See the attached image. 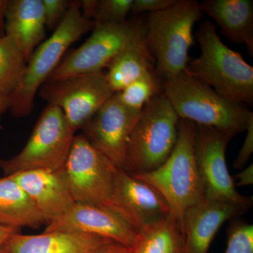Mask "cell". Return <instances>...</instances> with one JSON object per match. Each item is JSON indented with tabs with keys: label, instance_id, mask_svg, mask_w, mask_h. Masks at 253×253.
<instances>
[{
	"label": "cell",
	"instance_id": "1",
	"mask_svg": "<svg viewBox=\"0 0 253 253\" xmlns=\"http://www.w3.org/2000/svg\"><path fill=\"white\" fill-rule=\"evenodd\" d=\"M196 124L180 118L175 146L168 159L151 172L131 174L162 195L171 215L181 226L186 211L204 199V184L196 161Z\"/></svg>",
	"mask_w": 253,
	"mask_h": 253
},
{
	"label": "cell",
	"instance_id": "2",
	"mask_svg": "<svg viewBox=\"0 0 253 253\" xmlns=\"http://www.w3.org/2000/svg\"><path fill=\"white\" fill-rule=\"evenodd\" d=\"M201 54L189 61L186 71L226 99L241 104L253 103V68L240 53L228 47L217 26L205 21L195 34Z\"/></svg>",
	"mask_w": 253,
	"mask_h": 253
},
{
	"label": "cell",
	"instance_id": "3",
	"mask_svg": "<svg viewBox=\"0 0 253 253\" xmlns=\"http://www.w3.org/2000/svg\"><path fill=\"white\" fill-rule=\"evenodd\" d=\"M203 12L196 0H177L174 5L149 14L146 40L155 59V73L161 82L186 71L194 44L193 29Z\"/></svg>",
	"mask_w": 253,
	"mask_h": 253
},
{
	"label": "cell",
	"instance_id": "4",
	"mask_svg": "<svg viewBox=\"0 0 253 253\" xmlns=\"http://www.w3.org/2000/svg\"><path fill=\"white\" fill-rule=\"evenodd\" d=\"M163 92L181 119L231 131L246 130L253 113L226 99L186 71L163 83Z\"/></svg>",
	"mask_w": 253,
	"mask_h": 253
},
{
	"label": "cell",
	"instance_id": "5",
	"mask_svg": "<svg viewBox=\"0 0 253 253\" xmlns=\"http://www.w3.org/2000/svg\"><path fill=\"white\" fill-rule=\"evenodd\" d=\"M94 27L93 21L82 14L81 1H71L62 22L35 50L28 61L21 84L10 96L9 111L14 117L31 114L36 94L58 67L68 48Z\"/></svg>",
	"mask_w": 253,
	"mask_h": 253
},
{
	"label": "cell",
	"instance_id": "6",
	"mask_svg": "<svg viewBox=\"0 0 253 253\" xmlns=\"http://www.w3.org/2000/svg\"><path fill=\"white\" fill-rule=\"evenodd\" d=\"M179 119L163 91L150 100L131 134L123 170L137 174L160 167L175 146Z\"/></svg>",
	"mask_w": 253,
	"mask_h": 253
},
{
	"label": "cell",
	"instance_id": "7",
	"mask_svg": "<svg viewBox=\"0 0 253 253\" xmlns=\"http://www.w3.org/2000/svg\"><path fill=\"white\" fill-rule=\"evenodd\" d=\"M75 133L57 106L47 105L23 149L14 157L0 159L5 176L29 169L58 170L64 166Z\"/></svg>",
	"mask_w": 253,
	"mask_h": 253
},
{
	"label": "cell",
	"instance_id": "8",
	"mask_svg": "<svg viewBox=\"0 0 253 253\" xmlns=\"http://www.w3.org/2000/svg\"><path fill=\"white\" fill-rule=\"evenodd\" d=\"M38 94L48 105L62 111L70 129L76 134L114 93L106 73L101 71L46 82Z\"/></svg>",
	"mask_w": 253,
	"mask_h": 253
},
{
	"label": "cell",
	"instance_id": "9",
	"mask_svg": "<svg viewBox=\"0 0 253 253\" xmlns=\"http://www.w3.org/2000/svg\"><path fill=\"white\" fill-rule=\"evenodd\" d=\"M63 169L75 203L108 207L119 168L83 134L74 136Z\"/></svg>",
	"mask_w": 253,
	"mask_h": 253
},
{
	"label": "cell",
	"instance_id": "10",
	"mask_svg": "<svg viewBox=\"0 0 253 253\" xmlns=\"http://www.w3.org/2000/svg\"><path fill=\"white\" fill-rule=\"evenodd\" d=\"M196 156L204 189V199L228 203L249 210L253 197L236 190L226 163V149L236 135L231 131L196 125Z\"/></svg>",
	"mask_w": 253,
	"mask_h": 253
},
{
	"label": "cell",
	"instance_id": "11",
	"mask_svg": "<svg viewBox=\"0 0 253 253\" xmlns=\"http://www.w3.org/2000/svg\"><path fill=\"white\" fill-rule=\"evenodd\" d=\"M141 19L121 24L95 26L91 36L77 49L68 55L51 73L47 81L99 73L135 36Z\"/></svg>",
	"mask_w": 253,
	"mask_h": 253
},
{
	"label": "cell",
	"instance_id": "12",
	"mask_svg": "<svg viewBox=\"0 0 253 253\" xmlns=\"http://www.w3.org/2000/svg\"><path fill=\"white\" fill-rule=\"evenodd\" d=\"M141 112L126 108L114 94L83 126V135L116 167L124 169L129 140Z\"/></svg>",
	"mask_w": 253,
	"mask_h": 253
},
{
	"label": "cell",
	"instance_id": "13",
	"mask_svg": "<svg viewBox=\"0 0 253 253\" xmlns=\"http://www.w3.org/2000/svg\"><path fill=\"white\" fill-rule=\"evenodd\" d=\"M108 207L137 232L170 214L167 201L157 190L122 169L115 176Z\"/></svg>",
	"mask_w": 253,
	"mask_h": 253
},
{
	"label": "cell",
	"instance_id": "14",
	"mask_svg": "<svg viewBox=\"0 0 253 253\" xmlns=\"http://www.w3.org/2000/svg\"><path fill=\"white\" fill-rule=\"evenodd\" d=\"M71 231L100 236L134 249L137 231L111 208L75 203L56 220L46 224L45 232Z\"/></svg>",
	"mask_w": 253,
	"mask_h": 253
},
{
	"label": "cell",
	"instance_id": "15",
	"mask_svg": "<svg viewBox=\"0 0 253 253\" xmlns=\"http://www.w3.org/2000/svg\"><path fill=\"white\" fill-rule=\"evenodd\" d=\"M8 176L24 190L46 224L61 217L75 204L63 168L29 169Z\"/></svg>",
	"mask_w": 253,
	"mask_h": 253
},
{
	"label": "cell",
	"instance_id": "16",
	"mask_svg": "<svg viewBox=\"0 0 253 253\" xmlns=\"http://www.w3.org/2000/svg\"><path fill=\"white\" fill-rule=\"evenodd\" d=\"M247 211L235 205L207 199L191 206L182 220L185 253H208L220 226Z\"/></svg>",
	"mask_w": 253,
	"mask_h": 253
},
{
	"label": "cell",
	"instance_id": "17",
	"mask_svg": "<svg viewBox=\"0 0 253 253\" xmlns=\"http://www.w3.org/2000/svg\"><path fill=\"white\" fill-rule=\"evenodd\" d=\"M109 241H112L71 231H44L36 235L18 232L10 238L4 253H94Z\"/></svg>",
	"mask_w": 253,
	"mask_h": 253
},
{
	"label": "cell",
	"instance_id": "18",
	"mask_svg": "<svg viewBox=\"0 0 253 253\" xmlns=\"http://www.w3.org/2000/svg\"><path fill=\"white\" fill-rule=\"evenodd\" d=\"M42 0H11L5 14L4 33L15 42L26 61L45 38Z\"/></svg>",
	"mask_w": 253,
	"mask_h": 253
},
{
	"label": "cell",
	"instance_id": "19",
	"mask_svg": "<svg viewBox=\"0 0 253 253\" xmlns=\"http://www.w3.org/2000/svg\"><path fill=\"white\" fill-rule=\"evenodd\" d=\"M199 6L203 14L214 20L227 39L244 44L253 56L252 0H204Z\"/></svg>",
	"mask_w": 253,
	"mask_h": 253
},
{
	"label": "cell",
	"instance_id": "20",
	"mask_svg": "<svg viewBox=\"0 0 253 253\" xmlns=\"http://www.w3.org/2000/svg\"><path fill=\"white\" fill-rule=\"evenodd\" d=\"M155 65L146 42L145 20H141L135 36L106 66V79L115 94L145 73L155 71Z\"/></svg>",
	"mask_w": 253,
	"mask_h": 253
},
{
	"label": "cell",
	"instance_id": "21",
	"mask_svg": "<svg viewBox=\"0 0 253 253\" xmlns=\"http://www.w3.org/2000/svg\"><path fill=\"white\" fill-rule=\"evenodd\" d=\"M44 218L24 190L9 176L0 178V224L21 229L41 227Z\"/></svg>",
	"mask_w": 253,
	"mask_h": 253
},
{
	"label": "cell",
	"instance_id": "22",
	"mask_svg": "<svg viewBox=\"0 0 253 253\" xmlns=\"http://www.w3.org/2000/svg\"><path fill=\"white\" fill-rule=\"evenodd\" d=\"M138 234L134 253H185L182 226L171 214L145 226Z\"/></svg>",
	"mask_w": 253,
	"mask_h": 253
},
{
	"label": "cell",
	"instance_id": "23",
	"mask_svg": "<svg viewBox=\"0 0 253 253\" xmlns=\"http://www.w3.org/2000/svg\"><path fill=\"white\" fill-rule=\"evenodd\" d=\"M27 61L22 51L9 37H0V94H11L22 81Z\"/></svg>",
	"mask_w": 253,
	"mask_h": 253
},
{
	"label": "cell",
	"instance_id": "24",
	"mask_svg": "<svg viewBox=\"0 0 253 253\" xmlns=\"http://www.w3.org/2000/svg\"><path fill=\"white\" fill-rule=\"evenodd\" d=\"M163 91V83L155 71L145 73L118 93V99L133 111H141L145 105Z\"/></svg>",
	"mask_w": 253,
	"mask_h": 253
},
{
	"label": "cell",
	"instance_id": "25",
	"mask_svg": "<svg viewBox=\"0 0 253 253\" xmlns=\"http://www.w3.org/2000/svg\"><path fill=\"white\" fill-rule=\"evenodd\" d=\"M133 0H98L92 18L95 26L126 22Z\"/></svg>",
	"mask_w": 253,
	"mask_h": 253
},
{
	"label": "cell",
	"instance_id": "26",
	"mask_svg": "<svg viewBox=\"0 0 253 253\" xmlns=\"http://www.w3.org/2000/svg\"><path fill=\"white\" fill-rule=\"evenodd\" d=\"M225 253H253V225L236 221L228 231Z\"/></svg>",
	"mask_w": 253,
	"mask_h": 253
},
{
	"label": "cell",
	"instance_id": "27",
	"mask_svg": "<svg viewBox=\"0 0 253 253\" xmlns=\"http://www.w3.org/2000/svg\"><path fill=\"white\" fill-rule=\"evenodd\" d=\"M46 28L54 32L66 16L71 1L68 0H42Z\"/></svg>",
	"mask_w": 253,
	"mask_h": 253
},
{
	"label": "cell",
	"instance_id": "28",
	"mask_svg": "<svg viewBox=\"0 0 253 253\" xmlns=\"http://www.w3.org/2000/svg\"><path fill=\"white\" fill-rule=\"evenodd\" d=\"M177 0H133L131 14L139 15L144 13L158 12L170 7Z\"/></svg>",
	"mask_w": 253,
	"mask_h": 253
},
{
	"label": "cell",
	"instance_id": "29",
	"mask_svg": "<svg viewBox=\"0 0 253 253\" xmlns=\"http://www.w3.org/2000/svg\"><path fill=\"white\" fill-rule=\"evenodd\" d=\"M246 136L242 147L240 149L233 166L236 169L244 168L253 152V115L250 118L246 127Z\"/></svg>",
	"mask_w": 253,
	"mask_h": 253
},
{
	"label": "cell",
	"instance_id": "30",
	"mask_svg": "<svg viewBox=\"0 0 253 253\" xmlns=\"http://www.w3.org/2000/svg\"><path fill=\"white\" fill-rule=\"evenodd\" d=\"M94 253H134V252L131 248L115 241H109L101 246Z\"/></svg>",
	"mask_w": 253,
	"mask_h": 253
},
{
	"label": "cell",
	"instance_id": "31",
	"mask_svg": "<svg viewBox=\"0 0 253 253\" xmlns=\"http://www.w3.org/2000/svg\"><path fill=\"white\" fill-rule=\"evenodd\" d=\"M21 229L0 224V253H4L5 247L10 238L20 232Z\"/></svg>",
	"mask_w": 253,
	"mask_h": 253
},
{
	"label": "cell",
	"instance_id": "32",
	"mask_svg": "<svg viewBox=\"0 0 253 253\" xmlns=\"http://www.w3.org/2000/svg\"><path fill=\"white\" fill-rule=\"evenodd\" d=\"M236 179H238V182L235 184V186H244L251 185L253 183V166L251 164L249 167L243 169L235 175Z\"/></svg>",
	"mask_w": 253,
	"mask_h": 253
},
{
	"label": "cell",
	"instance_id": "33",
	"mask_svg": "<svg viewBox=\"0 0 253 253\" xmlns=\"http://www.w3.org/2000/svg\"><path fill=\"white\" fill-rule=\"evenodd\" d=\"M97 3L98 0H83V1H81L82 14L84 18L92 21Z\"/></svg>",
	"mask_w": 253,
	"mask_h": 253
},
{
	"label": "cell",
	"instance_id": "34",
	"mask_svg": "<svg viewBox=\"0 0 253 253\" xmlns=\"http://www.w3.org/2000/svg\"><path fill=\"white\" fill-rule=\"evenodd\" d=\"M8 1H6V0H0V37L5 36V14H6Z\"/></svg>",
	"mask_w": 253,
	"mask_h": 253
},
{
	"label": "cell",
	"instance_id": "35",
	"mask_svg": "<svg viewBox=\"0 0 253 253\" xmlns=\"http://www.w3.org/2000/svg\"><path fill=\"white\" fill-rule=\"evenodd\" d=\"M11 99L9 96L0 94V118L9 111Z\"/></svg>",
	"mask_w": 253,
	"mask_h": 253
}]
</instances>
